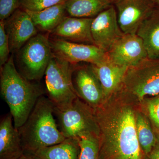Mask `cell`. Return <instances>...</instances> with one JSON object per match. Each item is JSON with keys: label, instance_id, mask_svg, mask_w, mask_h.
I'll return each mask as SVG.
<instances>
[{"label": "cell", "instance_id": "obj_1", "mask_svg": "<svg viewBox=\"0 0 159 159\" xmlns=\"http://www.w3.org/2000/svg\"><path fill=\"white\" fill-rule=\"evenodd\" d=\"M141 105L122 85L93 108L98 125L99 159H144L136 126Z\"/></svg>", "mask_w": 159, "mask_h": 159}, {"label": "cell", "instance_id": "obj_2", "mask_svg": "<svg viewBox=\"0 0 159 159\" xmlns=\"http://www.w3.org/2000/svg\"><path fill=\"white\" fill-rule=\"evenodd\" d=\"M1 93L9 106L16 128L28 119L43 91L24 77L16 67L13 57L1 68Z\"/></svg>", "mask_w": 159, "mask_h": 159}, {"label": "cell", "instance_id": "obj_3", "mask_svg": "<svg viewBox=\"0 0 159 159\" xmlns=\"http://www.w3.org/2000/svg\"><path fill=\"white\" fill-rule=\"evenodd\" d=\"M54 115V106L50 99L40 97L25 122L18 129L25 153L34 154L66 139L58 128Z\"/></svg>", "mask_w": 159, "mask_h": 159}, {"label": "cell", "instance_id": "obj_4", "mask_svg": "<svg viewBox=\"0 0 159 159\" xmlns=\"http://www.w3.org/2000/svg\"><path fill=\"white\" fill-rule=\"evenodd\" d=\"M74 67L53 54L46 69L44 75L48 98L56 109L67 107L78 97L72 81Z\"/></svg>", "mask_w": 159, "mask_h": 159}, {"label": "cell", "instance_id": "obj_5", "mask_svg": "<svg viewBox=\"0 0 159 159\" xmlns=\"http://www.w3.org/2000/svg\"><path fill=\"white\" fill-rule=\"evenodd\" d=\"M17 53L20 74L30 81L39 80L44 76L53 55L50 39L40 34L29 40Z\"/></svg>", "mask_w": 159, "mask_h": 159}, {"label": "cell", "instance_id": "obj_6", "mask_svg": "<svg viewBox=\"0 0 159 159\" xmlns=\"http://www.w3.org/2000/svg\"><path fill=\"white\" fill-rule=\"evenodd\" d=\"M122 85L140 102L147 96L159 95V58L147 57L129 67Z\"/></svg>", "mask_w": 159, "mask_h": 159}, {"label": "cell", "instance_id": "obj_7", "mask_svg": "<svg viewBox=\"0 0 159 159\" xmlns=\"http://www.w3.org/2000/svg\"><path fill=\"white\" fill-rule=\"evenodd\" d=\"M59 129L66 138H78L85 133L98 134V125L94 109L79 97L67 107L54 108Z\"/></svg>", "mask_w": 159, "mask_h": 159}, {"label": "cell", "instance_id": "obj_8", "mask_svg": "<svg viewBox=\"0 0 159 159\" xmlns=\"http://www.w3.org/2000/svg\"><path fill=\"white\" fill-rule=\"evenodd\" d=\"M50 41L53 55L74 65L81 62L96 64L107 58L106 52L95 45L71 42L56 38Z\"/></svg>", "mask_w": 159, "mask_h": 159}, {"label": "cell", "instance_id": "obj_9", "mask_svg": "<svg viewBox=\"0 0 159 159\" xmlns=\"http://www.w3.org/2000/svg\"><path fill=\"white\" fill-rule=\"evenodd\" d=\"M114 6L119 27L124 34H136L156 8L152 0H120Z\"/></svg>", "mask_w": 159, "mask_h": 159}, {"label": "cell", "instance_id": "obj_10", "mask_svg": "<svg viewBox=\"0 0 159 159\" xmlns=\"http://www.w3.org/2000/svg\"><path fill=\"white\" fill-rule=\"evenodd\" d=\"M91 33L94 45L106 52L124 34L119 27L114 5L93 18Z\"/></svg>", "mask_w": 159, "mask_h": 159}, {"label": "cell", "instance_id": "obj_11", "mask_svg": "<svg viewBox=\"0 0 159 159\" xmlns=\"http://www.w3.org/2000/svg\"><path fill=\"white\" fill-rule=\"evenodd\" d=\"M106 53L111 61L127 67L148 57L143 41L136 34H124Z\"/></svg>", "mask_w": 159, "mask_h": 159}, {"label": "cell", "instance_id": "obj_12", "mask_svg": "<svg viewBox=\"0 0 159 159\" xmlns=\"http://www.w3.org/2000/svg\"><path fill=\"white\" fill-rule=\"evenodd\" d=\"M72 81L77 97L93 108L100 105L104 99L99 80L90 64L74 65Z\"/></svg>", "mask_w": 159, "mask_h": 159}, {"label": "cell", "instance_id": "obj_13", "mask_svg": "<svg viewBox=\"0 0 159 159\" xmlns=\"http://www.w3.org/2000/svg\"><path fill=\"white\" fill-rule=\"evenodd\" d=\"M4 22L11 53H17L37 34V28L30 16L24 9H17Z\"/></svg>", "mask_w": 159, "mask_h": 159}, {"label": "cell", "instance_id": "obj_14", "mask_svg": "<svg viewBox=\"0 0 159 159\" xmlns=\"http://www.w3.org/2000/svg\"><path fill=\"white\" fill-rule=\"evenodd\" d=\"M93 18L67 16L52 31L56 39L71 42L94 45L91 33Z\"/></svg>", "mask_w": 159, "mask_h": 159}, {"label": "cell", "instance_id": "obj_15", "mask_svg": "<svg viewBox=\"0 0 159 159\" xmlns=\"http://www.w3.org/2000/svg\"><path fill=\"white\" fill-rule=\"evenodd\" d=\"M24 153L18 129L10 112L0 122V159H19Z\"/></svg>", "mask_w": 159, "mask_h": 159}, {"label": "cell", "instance_id": "obj_16", "mask_svg": "<svg viewBox=\"0 0 159 159\" xmlns=\"http://www.w3.org/2000/svg\"><path fill=\"white\" fill-rule=\"evenodd\" d=\"M102 87L104 99L119 89L129 67L115 64L109 59L90 64Z\"/></svg>", "mask_w": 159, "mask_h": 159}, {"label": "cell", "instance_id": "obj_17", "mask_svg": "<svg viewBox=\"0 0 159 159\" xmlns=\"http://www.w3.org/2000/svg\"><path fill=\"white\" fill-rule=\"evenodd\" d=\"M136 34L143 41L148 57L159 58V9L155 8L142 23Z\"/></svg>", "mask_w": 159, "mask_h": 159}, {"label": "cell", "instance_id": "obj_18", "mask_svg": "<svg viewBox=\"0 0 159 159\" xmlns=\"http://www.w3.org/2000/svg\"><path fill=\"white\" fill-rule=\"evenodd\" d=\"M25 11L37 29L51 33L60 24L67 13L66 3L51 6L41 11Z\"/></svg>", "mask_w": 159, "mask_h": 159}, {"label": "cell", "instance_id": "obj_19", "mask_svg": "<svg viewBox=\"0 0 159 159\" xmlns=\"http://www.w3.org/2000/svg\"><path fill=\"white\" fill-rule=\"evenodd\" d=\"M78 138H66L62 142L41 148L32 155L36 159H79Z\"/></svg>", "mask_w": 159, "mask_h": 159}, {"label": "cell", "instance_id": "obj_20", "mask_svg": "<svg viewBox=\"0 0 159 159\" xmlns=\"http://www.w3.org/2000/svg\"><path fill=\"white\" fill-rule=\"evenodd\" d=\"M111 5L108 0H68L66 9L72 17L93 18Z\"/></svg>", "mask_w": 159, "mask_h": 159}, {"label": "cell", "instance_id": "obj_21", "mask_svg": "<svg viewBox=\"0 0 159 159\" xmlns=\"http://www.w3.org/2000/svg\"><path fill=\"white\" fill-rule=\"evenodd\" d=\"M136 126L138 140L145 156L152 150L157 141V134L150 120L142 110L141 106L136 113Z\"/></svg>", "mask_w": 159, "mask_h": 159}, {"label": "cell", "instance_id": "obj_22", "mask_svg": "<svg viewBox=\"0 0 159 159\" xmlns=\"http://www.w3.org/2000/svg\"><path fill=\"white\" fill-rule=\"evenodd\" d=\"M80 152L79 159H99L98 135L93 133H85L80 135Z\"/></svg>", "mask_w": 159, "mask_h": 159}, {"label": "cell", "instance_id": "obj_23", "mask_svg": "<svg viewBox=\"0 0 159 159\" xmlns=\"http://www.w3.org/2000/svg\"><path fill=\"white\" fill-rule=\"evenodd\" d=\"M140 103L156 133L159 134V94L151 98L146 97Z\"/></svg>", "mask_w": 159, "mask_h": 159}, {"label": "cell", "instance_id": "obj_24", "mask_svg": "<svg viewBox=\"0 0 159 159\" xmlns=\"http://www.w3.org/2000/svg\"><path fill=\"white\" fill-rule=\"evenodd\" d=\"M68 0H21L22 9L31 11H39L58 4L66 3Z\"/></svg>", "mask_w": 159, "mask_h": 159}, {"label": "cell", "instance_id": "obj_25", "mask_svg": "<svg viewBox=\"0 0 159 159\" xmlns=\"http://www.w3.org/2000/svg\"><path fill=\"white\" fill-rule=\"evenodd\" d=\"M11 52L9 39L5 28L4 20L0 21V66L2 67L9 59Z\"/></svg>", "mask_w": 159, "mask_h": 159}, {"label": "cell", "instance_id": "obj_26", "mask_svg": "<svg viewBox=\"0 0 159 159\" xmlns=\"http://www.w3.org/2000/svg\"><path fill=\"white\" fill-rule=\"evenodd\" d=\"M21 0H0V20H5L20 6Z\"/></svg>", "mask_w": 159, "mask_h": 159}, {"label": "cell", "instance_id": "obj_27", "mask_svg": "<svg viewBox=\"0 0 159 159\" xmlns=\"http://www.w3.org/2000/svg\"><path fill=\"white\" fill-rule=\"evenodd\" d=\"M157 141L152 150L145 156L144 159H159V134H157Z\"/></svg>", "mask_w": 159, "mask_h": 159}, {"label": "cell", "instance_id": "obj_28", "mask_svg": "<svg viewBox=\"0 0 159 159\" xmlns=\"http://www.w3.org/2000/svg\"><path fill=\"white\" fill-rule=\"evenodd\" d=\"M19 159H36L33 155L29 154L24 153Z\"/></svg>", "mask_w": 159, "mask_h": 159}, {"label": "cell", "instance_id": "obj_29", "mask_svg": "<svg viewBox=\"0 0 159 159\" xmlns=\"http://www.w3.org/2000/svg\"><path fill=\"white\" fill-rule=\"evenodd\" d=\"M156 8L159 9V0H152Z\"/></svg>", "mask_w": 159, "mask_h": 159}, {"label": "cell", "instance_id": "obj_30", "mask_svg": "<svg viewBox=\"0 0 159 159\" xmlns=\"http://www.w3.org/2000/svg\"><path fill=\"white\" fill-rule=\"evenodd\" d=\"M108 1L111 5H114L117 2H119L120 0H108Z\"/></svg>", "mask_w": 159, "mask_h": 159}]
</instances>
